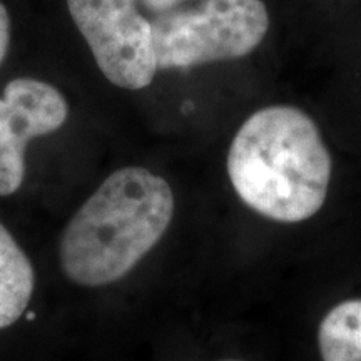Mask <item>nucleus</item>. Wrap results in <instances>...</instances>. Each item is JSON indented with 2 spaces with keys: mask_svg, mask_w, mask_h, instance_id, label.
I'll return each mask as SVG.
<instances>
[{
  "mask_svg": "<svg viewBox=\"0 0 361 361\" xmlns=\"http://www.w3.org/2000/svg\"><path fill=\"white\" fill-rule=\"evenodd\" d=\"M331 168L318 126L295 106L256 111L228 152V174L239 200L278 223H301L322 209Z\"/></svg>",
  "mask_w": 361,
  "mask_h": 361,
  "instance_id": "nucleus-1",
  "label": "nucleus"
},
{
  "mask_svg": "<svg viewBox=\"0 0 361 361\" xmlns=\"http://www.w3.org/2000/svg\"><path fill=\"white\" fill-rule=\"evenodd\" d=\"M173 216L168 180L137 166L116 171L66 226L61 268L79 286L114 283L161 241Z\"/></svg>",
  "mask_w": 361,
  "mask_h": 361,
  "instance_id": "nucleus-2",
  "label": "nucleus"
},
{
  "mask_svg": "<svg viewBox=\"0 0 361 361\" xmlns=\"http://www.w3.org/2000/svg\"><path fill=\"white\" fill-rule=\"evenodd\" d=\"M151 24L157 67L189 69L246 57L268 34L269 13L263 0H202Z\"/></svg>",
  "mask_w": 361,
  "mask_h": 361,
  "instance_id": "nucleus-3",
  "label": "nucleus"
},
{
  "mask_svg": "<svg viewBox=\"0 0 361 361\" xmlns=\"http://www.w3.org/2000/svg\"><path fill=\"white\" fill-rule=\"evenodd\" d=\"M99 69L117 87H147L159 71L152 24L135 0H67Z\"/></svg>",
  "mask_w": 361,
  "mask_h": 361,
  "instance_id": "nucleus-4",
  "label": "nucleus"
},
{
  "mask_svg": "<svg viewBox=\"0 0 361 361\" xmlns=\"http://www.w3.org/2000/svg\"><path fill=\"white\" fill-rule=\"evenodd\" d=\"M69 106L54 85L32 78L13 79L0 97V196H11L25 178V147L40 135L56 133Z\"/></svg>",
  "mask_w": 361,
  "mask_h": 361,
  "instance_id": "nucleus-5",
  "label": "nucleus"
},
{
  "mask_svg": "<svg viewBox=\"0 0 361 361\" xmlns=\"http://www.w3.org/2000/svg\"><path fill=\"white\" fill-rule=\"evenodd\" d=\"M34 286L32 263L0 223V329L11 326L25 313Z\"/></svg>",
  "mask_w": 361,
  "mask_h": 361,
  "instance_id": "nucleus-6",
  "label": "nucleus"
},
{
  "mask_svg": "<svg viewBox=\"0 0 361 361\" xmlns=\"http://www.w3.org/2000/svg\"><path fill=\"white\" fill-rule=\"evenodd\" d=\"M323 361H361V300L336 305L318 329Z\"/></svg>",
  "mask_w": 361,
  "mask_h": 361,
  "instance_id": "nucleus-7",
  "label": "nucleus"
},
{
  "mask_svg": "<svg viewBox=\"0 0 361 361\" xmlns=\"http://www.w3.org/2000/svg\"><path fill=\"white\" fill-rule=\"evenodd\" d=\"M11 45V17L7 8L0 4V64L6 59Z\"/></svg>",
  "mask_w": 361,
  "mask_h": 361,
  "instance_id": "nucleus-8",
  "label": "nucleus"
},
{
  "mask_svg": "<svg viewBox=\"0 0 361 361\" xmlns=\"http://www.w3.org/2000/svg\"><path fill=\"white\" fill-rule=\"evenodd\" d=\"M139 2L154 12H166L178 6L183 0H139Z\"/></svg>",
  "mask_w": 361,
  "mask_h": 361,
  "instance_id": "nucleus-9",
  "label": "nucleus"
},
{
  "mask_svg": "<svg viewBox=\"0 0 361 361\" xmlns=\"http://www.w3.org/2000/svg\"><path fill=\"white\" fill-rule=\"evenodd\" d=\"M35 314L34 313H27V319H34Z\"/></svg>",
  "mask_w": 361,
  "mask_h": 361,
  "instance_id": "nucleus-10",
  "label": "nucleus"
},
{
  "mask_svg": "<svg viewBox=\"0 0 361 361\" xmlns=\"http://www.w3.org/2000/svg\"><path fill=\"white\" fill-rule=\"evenodd\" d=\"M223 361H241V360H223Z\"/></svg>",
  "mask_w": 361,
  "mask_h": 361,
  "instance_id": "nucleus-11",
  "label": "nucleus"
}]
</instances>
